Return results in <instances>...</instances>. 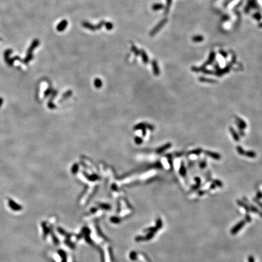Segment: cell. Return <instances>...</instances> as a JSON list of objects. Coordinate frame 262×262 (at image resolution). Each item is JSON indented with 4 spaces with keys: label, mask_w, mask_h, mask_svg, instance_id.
Here are the masks:
<instances>
[{
    "label": "cell",
    "mask_w": 262,
    "mask_h": 262,
    "mask_svg": "<svg viewBox=\"0 0 262 262\" xmlns=\"http://www.w3.org/2000/svg\"><path fill=\"white\" fill-rule=\"evenodd\" d=\"M152 64L153 66V69H154V73L155 75H158L159 73V69H158V65H157V63L156 61H153L152 62Z\"/></svg>",
    "instance_id": "7"
},
{
    "label": "cell",
    "mask_w": 262,
    "mask_h": 262,
    "mask_svg": "<svg viewBox=\"0 0 262 262\" xmlns=\"http://www.w3.org/2000/svg\"><path fill=\"white\" fill-rule=\"evenodd\" d=\"M82 25H83L84 28L89 29V30H92V31L96 30V25L92 24L90 23L89 22H87V21H84V22L82 23Z\"/></svg>",
    "instance_id": "4"
},
{
    "label": "cell",
    "mask_w": 262,
    "mask_h": 262,
    "mask_svg": "<svg viewBox=\"0 0 262 262\" xmlns=\"http://www.w3.org/2000/svg\"><path fill=\"white\" fill-rule=\"evenodd\" d=\"M68 25V22L67 20H63L56 26V30L59 32H62L65 30Z\"/></svg>",
    "instance_id": "3"
},
{
    "label": "cell",
    "mask_w": 262,
    "mask_h": 262,
    "mask_svg": "<svg viewBox=\"0 0 262 262\" xmlns=\"http://www.w3.org/2000/svg\"><path fill=\"white\" fill-rule=\"evenodd\" d=\"M259 26H260V27H262V23H261V24H260V25H259Z\"/></svg>",
    "instance_id": "22"
},
{
    "label": "cell",
    "mask_w": 262,
    "mask_h": 262,
    "mask_svg": "<svg viewBox=\"0 0 262 262\" xmlns=\"http://www.w3.org/2000/svg\"><path fill=\"white\" fill-rule=\"evenodd\" d=\"M214 58H215V53L214 52H211L210 54V56H209V60H208V61L206 63V64L205 66L211 64V63L212 61H213V60H214Z\"/></svg>",
    "instance_id": "12"
},
{
    "label": "cell",
    "mask_w": 262,
    "mask_h": 262,
    "mask_svg": "<svg viewBox=\"0 0 262 262\" xmlns=\"http://www.w3.org/2000/svg\"><path fill=\"white\" fill-rule=\"evenodd\" d=\"M8 205L9 207L15 211H20L22 210V206L21 205H19L17 203L15 202L12 200L9 199L8 200Z\"/></svg>",
    "instance_id": "2"
},
{
    "label": "cell",
    "mask_w": 262,
    "mask_h": 262,
    "mask_svg": "<svg viewBox=\"0 0 262 262\" xmlns=\"http://www.w3.org/2000/svg\"><path fill=\"white\" fill-rule=\"evenodd\" d=\"M105 23L106 22L104 21V20H103V21H101L97 25H96V30H100V29L103 26V25H104V24H105Z\"/></svg>",
    "instance_id": "14"
},
{
    "label": "cell",
    "mask_w": 262,
    "mask_h": 262,
    "mask_svg": "<svg viewBox=\"0 0 262 262\" xmlns=\"http://www.w3.org/2000/svg\"><path fill=\"white\" fill-rule=\"evenodd\" d=\"M206 154H208L209 155H210L211 157H213V158H216V159H218V158H220L219 155H217V154H215V153H212V152H206Z\"/></svg>",
    "instance_id": "15"
},
{
    "label": "cell",
    "mask_w": 262,
    "mask_h": 262,
    "mask_svg": "<svg viewBox=\"0 0 262 262\" xmlns=\"http://www.w3.org/2000/svg\"><path fill=\"white\" fill-rule=\"evenodd\" d=\"M167 18H164V19H163L162 21H160V22L157 24V25H156V26L154 27V29H153L150 32L149 35L150 37H153V36H154L155 34H156L157 32H159L163 27L165 25V24L167 23Z\"/></svg>",
    "instance_id": "1"
},
{
    "label": "cell",
    "mask_w": 262,
    "mask_h": 262,
    "mask_svg": "<svg viewBox=\"0 0 262 262\" xmlns=\"http://www.w3.org/2000/svg\"><path fill=\"white\" fill-rule=\"evenodd\" d=\"M140 55H142L143 62L145 64H147L149 61V58L147 54H146V52H145L143 49H142V50H140Z\"/></svg>",
    "instance_id": "5"
},
{
    "label": "cell",
    "mask_w": 262,
    "mask_h": 262,
    "mask_svg": "<svg viewBox=\"0 0 262 262\" xmlns=\"http://www.w3.org/2000/svg\"><path fill=\"white\" fill-rule=\"evenodd\" d=\"M249 262H254V259H253V258H252V257H250L249 259Z\"/></svg>",
    "instance_id": "20"
},
{
    "label": "cell",
    "mask_w": 262,
    "mask_h": 262,
    "mask_svg": "<svg viewBox=\"0 0 262 262\" xmlns=\"http://www.w3.org/2000/svg\"><path fill=\"white\" fill-rule=\"evenodd\" d=\"M2 103H3V100H2V98H0V107L2 104Z\"/></svg>",
    "instance_id": "21"
},
{
    "label": "cell",
    "mask_w": 262,
    "mask_h": 262,
    "mask_svg": "<svg viewBox=\"0 0 262 262\" xmlns=\"http://www.w3.org/2000/svg\"><path fill=\"white\" fill-rule=\"evenodd\" d=\"M231 132H232V135H233L234 137L235 140H238V136H236V132H234V130H232V129H231Z\"/></svg>",
    "instance_id": "17"
},
{
    "label": "cell",
    "mask_w": 262,
    "mask_h": 262,
    "mask_svg": "<svg viewBox=\"0 0 262 262\" xmlns=\"http://www.w3.org/2000/svg\"><path fill=\"white\" fill-rule=\"evenodd\" d=\"M244 225V223L243 222H241L240 223V224H238V225H237V226H236V227H235L233 229H232V234H236V232H237V231H238L240 229V228H241L242 226Z\"/></svg>",
    "instance_id": "10"
},
{
    "label": "cell",
    "mask_w": 262,
    "mask_h": 262,
    "mask_svg": "<svg viewBox=\"0 0 262 262\" xmlns=\"http://www.w3.org/2000/svg\"><path fill=\"white\" fill-rule=\"evenodd\" d=\"M203 40V37L201 35H197L192 37V41H194V42H201Z\"/></svg>",
    "instance_id": "9"
},
{
    "label": "cell",
    "mask_w": 262,
    "mask_h": 262,
    "mask_svg": "<svg viewBox=\"0 0 262 262\" xmlns=\"http://www.w3.org/2000/svg\"><path fill=\"white\" fill-rule=\"evenodd\" d=\"M254 17L257 20H260L262 18V15L260 13H256L254 15Z\"/></svg>",
    "instance_id": "16"
},
{
    "label": "cell",
    "mask_w": 262,
    "mask_h": 262,
    "mask_svg": "<svg viewBox=\"0 0 262 262\" xmlns=\"http://www.w3.org/2000/svg\"><path fill=\"white\" fill-rule=\"evenodd\" d=\"M131 50L134 53V54L135 55V56H138L140 55V50H139L138 49V48H137L135 46H134V44H133L132 46L131 47Z\"/></svg>",
    "instance_id": "8"
},
{
    "label": "cell",
    "mask_w": 262,
    "mask_h": 262,
    "mask_svg": "<svg viewBox=\"0 0 262 262\" xmlns=\"http://www.w3.org/2000/svg\"><path fill=\"white\" fill-rule=\"evenodd\" d=\"M104 26H105L106 29L108 30H112V29H113V27H114V25H113V24L112 23H110V22L105 23V24H104Z\"/></svg>",
    "instance_id": "13"
},
{
    "label": "cell",
    "mask_w": 262,
    "mask_h": 262,
    "mask_svg": "<svg viewBox=\"0 0 262 262\" xmlns=\"http://www.w3.org/2000/svg\"><path fill=\"white\" fill-rule=\"evenodd\" d=\"M220 53H221V54L223 56H225V57H226V54H225L226 53H225V52H224V51H221H221H220Z\"/></svg>",
    "instance_id": "19"
},
{
    "label": "cell",
    "mask_w": 262,
    "mask_h": 262,
    "mask_svg": "<svg viewBox=\"0 0 262 262\" xmlns=\"http://www.w3.org/2000/svg\"><path fill=\"white\" fill-rule=\"evenodd\" d=\"M166 2H167V5H166V7H165V15L167 14V13L169 12V8H170V5H171V3H172V0H166Z\"/></svg>",
    "instance_id": "11"
},
{
    "label": "cell",
    "mask_w": 262,
    "mask_h": 262,
    "mask_svg": "<svg viewBox=\"0 0 262 262\" xmlns=\"http://www.w3.org/2000/svg\"><path fill=\"white\" fill-rule=\"evenodd\" d=\"M164 8V5L163 4L160 3H157L154 4L152 6V9L154 11H157V10H160L161 9H163Z\"/></svg>",
    "instance_id": "6"
},
{
    "label": "cell",
    "mask_w": 262,
    "mask_h": 262,
    "mask_svg": "<svg viewBox=\"0 0 262 262\" xmlns=\"http://www.w3.org/2000/svg\"><path fill=\"white\" fill-rule=\"evenodd\" d=\"M247 154L248 155H247V156H249L250 157H255V154L254 152H248Z\"/></svg>",
    "instance_id": "18"
}]
</instances>
